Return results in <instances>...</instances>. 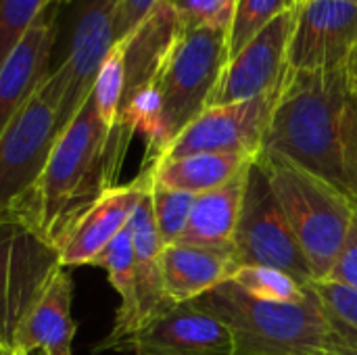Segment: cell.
Wrapping results in <instances>:
<instances>
[{
    "instance_id": "cell-1",
    "label": "cell",
    "mask_w": 357,
    "mask_h": 355,
    "mask_svg": "<svg viewBox=\"0 0 357 355\" xmlns=\"http://www.w3.org/2000/svg\"><path fill=\"white\" fill-rule=\"evenodd\" d=\"M132 136L121 123L107 130L90 94L59 132L36 182L4 213L56 249L73 222L115 186Z\"/></svg>"
},
{
    "instance_id": "cell-2",
    "label": "cell",
    "mask_w": 357,
    "mask_h": 355,
    "mask_svg": "<svg viewBox=\"0 0 357 355\" xmlns=\"http://www.w3.org/2000/svg\"><path fill=\"white\" fill-rule=\"evenodd\" d=\"M349 96L343 67L318 71L289 67L278 86L259 153H276L293 161L331 182L351 201L343 165V111Z\"/></svg>"
},
{
    "instance_id": "cell-3",
    "label": "cell",
    "mask_w": 357,
    "mask_h": 355,
    "mask_svg": "<svg viewBox=\"0 0 357 355\" xmlns=\"http://www.w3.org/2000/svg\"><path fill=\"white\" fill-rule=\"evenodd\" d=\"M195 303L230 331L234 355L326 354L331 322L312 287L301 303H270L226 280Z\"/></svg>"
},
{
    "instance_id": "cell-4",
    "label": "cell",
    "mask_w": 357,
    "mask_h": 355,
    "mask_svg": "<svg viewBox=\"0 0 357 355\" xmlns=\"http://www.w3.org/2000/svg\"><path fill=\"white\" fill-rule=\"evenodd\" d=\"M255 157L295 232L314 280L328 278L347 241L356 205L331 182L276 153H257Z\"/></svg>"
},
{
    "instance_id": "cell-5",
    "label": "cell",
    "mask_w": 357,
    "mask_h": 355,
    "mask_svg": "<svg viewBox=\"0 0 357 355\" xmlns=\"http://www.w3.org/2000/svg\"><path fill=\"white\" fill-rule=\"evenodd\" d=\"M228 29L230 27L224 25L182 23L155 80L163 105L159 157L167 144L211 105L228 63Z\"/></svg>"
},
{
    "instance_id": "cell-6",
    "label": "cell",
    "mask_w": 357,
    "mask_h": 355,
    "mask_svg": "<svg viewBox=\"0 0 357 355\" xmlns=\"http://www.w3.org/2000/svg\"><path fill=\"white\" fill-rule=\"evenodd\" d=\"M232 249L236 268L266 266L293 276L303 287L314 282L312 268L257 157H253L247 167L245 195Z\"/></svg>"
},
{
    "instance_id": "cell-7",
    "label": "cell",
    "mask_w": 357,
    "mask_h": 355,
    "mask_svg": "<svg viewBox=\"0 0 357 355\" xmlns=\"http://www.w3.org/2000/svg\"><path fill=\"white\" fill-rule=\"evenodd\" d=\"M63 80L52 71L0 132V213L40 176L61 132Z\"/></svg>"
},
{
    "instance_id": "cell-8",
    "label": "cell",
    "mask_w": 357,
    "mask_h": 355,
    "mask_svg": "<svg viewBox=\"0 0 357 355\" xmlns=\"http://www.w3.org/2000/svg\"><path fill=\"white\" fill-rule=\"evenodd\" d=\"M59 268L54 247L0 213V341H15L23 318Z\"/></svg>"
},
{
    "instance_id": "cell-9",
    "label": "cell",
    "mask_w": 357,
    "mask_h": 355,
    "mask_svg": "<svg viewBox=\"0 0 357 355\" xmlns=\"http://www.w3.org/2000/svg\"><path fill=\"white\" fill-rule=\"evenodd\" d=\"M121 0H82L75 10L69 46L54 67L63 80L61 130L73 119L92 94L94 80L111 48L117 44V13Z\"/></svg>"
},
{
    "instance_id": "cell-10",
    "label": "cell",
    "mask_w": 357,
    "mask_h": 355,
    "mask_svg": "<svg viewBox=\"0 0 357 355\" xmlns=\"http://www.w3.org/2000/svg\"><path fill=\"white\" fill-rule=\"evenodd\" d=\"M276 92L278 88L251 100L207 107L167 144L157 161L195 153H245L255 157L261 149Z\"/></svg>"
},
{
    "instance_id": "cell-11",
    "label": "cell",
    "mask_w": 357,
    "mask_h": 355,
    "mask_svg": "<svg viewBox=\"0 0 357 355\" xmlns=\"http://www.w3.org/2000/svg\"><path fill=\"white\" fill-rule=\"evenodd\" d=\"M295 21L297 8L284 10L232 56L224 67L209 107L243 103L274 92L289 71L287 52Z\"/></svg>"
},
{
    "instance_id": "cell-12",
    "label": "cell",
    "mask_w": 357,
    "mask_h": 355,
    "mask_svg": "<svg viewBox=\"0 0 357 355\" xmlns=\"http://www.w3.org/2000/svg\"><path fill=\"white\" fill-rule=\"evenodd\" d=\"M357 42V4L305 0L297 6L287 63L295 71L339 69Z\"/></svg>"
},
{
    "instance_id": "cell-13",
    "label": "cell",
    "mask_w": 357,
    "mask_h": 355,
    "mask_svg": "<svg viewBox=\"0 0 357 355\" xmlns=\"http://www.w3.org/2000/svg\"><path fill=\"white\" fill-rule=\"evenodd\" d=\"M151 182V169L142 172L128 184H115L107 188L69 228V232L56 245L59 262L63 268L92 266L96 257L109 247V243L121 234L134 209Z\"/></svg>"
},
{
    "instance_id": "cell-14",
    "label": "cell",
    "mask_w": 357,
    "mask_h": 355,
    "mask_svg": "<svg viewBox=\"0 0 357 355\" xmlns=\"http://www.w3.org/2000/svg\"><path fill=\"white\" fill-rule=\"evenodd\" d=\"M132 355H234L230 331L195 301L178 303L121 347Z\"/></svg>"
},
{
    "instance_id": "cell-15",
    "label": "cell",
    "mask_w": 357,
    "mask_h": 355,
    "mask_svg": "<svg viewBox=\"0 0 357 355\" xmlns=\"http://www.w3.org/2000/svg\"><path fill=\"white\" fill-rule=\"evenodd\" d=\"M61 0H50L29 25L0 69V132L52 71L50 56L59 36Z\"/></svg>"
},
{
    "instance_id": "cell-16",
    "label": "cell",
    "mask_w": 357,
    "mask_h": 355,
    "mask_svg": "<svg viewBox=\"0 0 357 355\" xmlns=\"http://www.w3.org/2000/svg\"><path fill=\"white\" fill-rule=\"evenodd\" d=\"M73 278L69 268H59L44 287L38 301L23 318L15 343L27 354L71 355L77 324L71 314Z\"/></svg>"
},
{
    "instance_id": "cell-17",
    "label": "cell",
    "mask_w": 357,
    "mask_h": 355,
    "mask_svg": "<svg viewBox=\"0 0 357 355\" xmlns=\"http://www.w3.org/2000/svg\"><path fill=\"white\" fill-rule=\"evenodd\" d=\"M236 270L232 247L174 243L163 249L161 272L172 303H190L230 280Z\"/></svg>"
},
{
    "instance_id": "cell-18",
    "label": "cell",
    "mask_w": 357,
    "mask_h": 355,
    "mask_svg": "<svg viewBox=\"0 0 357 355\" xmlns=\"http://www.w3.org/2000/svg\"><path fill=\"white\" fill-rule=\"evenodd\" d=\"M180 29H182V19L178 10L169 0H163L142 19V23L128 38H123L126 42L123 98L146 84H155L159 69Z\"/></svg>"
},
{
    "instance_id": "cell-19",
    "label": "cell",
    "mask_w": 357,
    "mask_h": 355,
    "mask_svg": "<svg viewBox=\"0 0 357 355\" xmlns=\"http://www.w3.org/2000/svg\"><path fill=\"white\" fill-rule=\"evenodd\" d=\"M249 163L226 184L207 190L203 195H197L190 209L188 224L178 243L232 247V239L241 216Z\"/></svg>"
},
{
    "instance_id": "cell-20",
    "label": "cell",
    "mask_w": 357,
    "mask_h": 355,
    "mask_svg": "<svg viewBox=\"0 0 357 355\" xmlns=\"http://www.w3.org/2000/svg\"><path fill=\"white\" fill-rule=\"evenodd\" d=\"M253 157L245 153H195L176 159H161L146 167L151 169L153 180L161 186L203 195L226 184Z\"/></svg>"
},
{
    "instance_id": "cell-21",
    "label": "cell",
    "mask_w": 357,
    "mask_h": 355,
    "mask_svg": "<svg viewBox=\"0 0 357 355\" xmlns=\"http://www.w3.org/2000/svg\"><path fill=\"white\" fill-rule=\"evenodd\" d=\"M230 280L249 297L270 303H301L310 293L293 276L266 266H241Z\"/></svg>"
},
{
    "instance_id": "cell-22",
    "label": "cell",
    "mask_w": 357,
    "mask_h": 355,
    "mask_svg": "<svg viewBox=\"0 0 357 355\" xmlns=\"http://www.w3.org/2000/svg\"><path fill=\"white\" fill-rule=\"evenodd\" d=\"M126 92V42L119 40L105 63L98 69V75L92 86V100L100 123L107 130H115L119 121L121 100Z\"/></svg>"
},
{
    "instance_id": "cell-23",
    "label": "cell",
    "mask_w": 357,
    "mask_h": 355,
    "mask_svg": "<svg viewBox=\"0 0 357 355\" xmlns=\"http://www.w3.org/2000/svg\"><path fill=\"white\" fill-rule=\"evenodd\" d=\"M297 8L295 0H236L228 29V61L236 56L270 21Z\"/></svg>"
},
{
    "instance_id": "cell-24",
    "label": "cell",
    "mask_w": 357,
    "mask_h": 355,
    "mask_svg": "<svg viewBox=\"0 0 357 355\" xmlns=\"http://www.w3.org/2000/svg\"><path fill=\"white\" fill-rule=\"evenodd\" d=\"M195 199L197 195L161 186L151 176V203H153L155 224L165 247L182 239Z\"/></svg>"
},
{
    "instance_id": "cell-25",
    "label": "cell",
    "mask_w": 357,
    "mask_h": 355,
    "mask_svg": "<svg viewBox=\"0 0 357 355\" xmlns=\"http://www.w3.org/2000/svg\"><path fill=\"white\" fill-rule=\"evenodd\" d=\"M92 266H98L107 272L113 291L119 295L121 303L115 316L126 314L134 299V247L128 228L109 243V247L96 257Z\"/></svg>"
},
{
    "instance_id": "cell-26",
    "label": "cell",
    "mask_w": 357,
    "mask_h": 355,
    "mask_svg": "<svg viewBox=\"0 0 357 355\" xmlns=\"http://www.w3.org/2000/svg\"><path fill=\"white\" fill-rule=\"evenodd\" d=\"M50 0H0V69Z\"/></svg>"
},
{
    "instance_id": "cell-27",
    "label": "cell",
    "mask_w": 357,
    "mask_h": 355,
    "mask_svg": "<svg viewBox=\"0 0 357 355\" xmlns=\"http://www.w3.org/2000/svg\"><path fill=\"white\" fill-rule=\"evenodd\" d=\"M310 287L314 289L324 312L331 318L357 331V289L337 282V280H328V278L314 280Z\"/></svg>"
},
{
    "instance_id": "cell-28",
    "label": "cell",
    "mask_w": 357,
    "mask_h": 355,
    "mask_svg": "<svg viewBox=\"0 0 357 355\" xmlns=\"http://www.w3.org/2000/svg\"><path fill=\"white\" fill-rule=\"evenodd\" d=\"M186 25L230 27L236 0H169Z\"/></svg>"
},
{
    "instance_id": "cell-29",
    "label": "cell",
    "mask_w": 357,
    "mask_h": 355,
    "mask_svg": "<svg viewBox=\"0 0 357 355\" xmlns=\"http://www.w3.org/2000/svg\"><path fill=\"white\" fill-rule=\"evenodd\" d=\"M343 165L351 201L357 209V98L349 96L343 111Z\"/></svg>"
},
{
    "instance_id": "cell-30",
    "label": "cell",
    "mask_w": 357,
    "mask_h": 355,
    "mask_svg": "<svg viewBox=\"0 0 357 355\" xmlns=\"http://www.w3.org/2000/svg\"><path fill=\"white\" fill-rule=\"evenodd\" d=\"M328 280H337V282H343L347 287L357 289V209L351 228H349V234H347V241L339 253V259L335 262V266L328 274Z\"/></svg>"
},
{
    "instance_id": "cell-31",
    "label": "cell",
    "mask_w": 357,
    "mask_h": 355,
    "mask_svg": "<svg viewBox=\"0 0 357 355\" xmlns=\"http://www.w3.org/2000/svg\"><path fill=\"white\" fill-rule=\"evenodd\" d=\"M159 2L163 0H121L117 13V25H115L117 42L128 38Z\"/></svg>"
},
{
    "instance_id": "cell-32",
    "label": "cell",
    "mask_w": 357,
    "mask_h": 355,
    "mask_svg": "<svg viewBox=\"0 0 357 355\" xmlns=\"http://www.w3.org/2000/svg\"><path fill=\"white\" fill-rule=\"evenodd\" d=\"M331 331L324 355H357V331L328 316Z\"/></svg>"
},
{
    "instance_id": "cell-33",
    "label": "cell",
    "mask_w": 357,
    "mask_h": 355,
    "mask_svg": "<svg viewBox=\"0 0 357 355\" xmlns=\"http://www.w3.org/2000/svg\"><path fill=\"white\" fill-rule=\"evenodd\" d=\"M343 71H345V80H347V88H349L351 96L357 98V42L345 59Z\"/></svg>"
},
{
    "instance_id": "cell-34",
    "label": "cell",
    "mask_w": 357,
    "mask_h": 355,
    "mask_svg": "<svg viewBox=\"0 0 357 355\" xmlns=\"http://www.w3.org/2000/svg\"><path fill=\"white\" fill-rule=\"evenodd\" d=\"M0 355H31L23 347H19L15 341H0Z\"/></svg>"
},
{
    "instance_id": "cell-35",
    "label": "cell",
    "mask_w": 357,
    "mask_h": 355,
    "mask_svg": "<svg viewBox=\"0 0 357 355\" xmlns=\"http://www.w3.org/2000/svg\"><path fill=\"white\" fill-rule=\"evenodd\" d=\"M303 2H305V0H295V4H297V6H301Z\"/></svg>"
},
{
    "instance_id": "cell-36",
    "label": "cell",
    "mask_w": 357,
    "mask_h": 355,
    "mask_svg": "<svg viewBox=\"0 0 357 355\" xmlns=\"http://www.w3.org/2000/svg\"><path fill=\"white\" fill-rule=\"evenodd\" d=\"M69 2H73V0H61V4H69Z\"/></svg>"
},
{
    "instance_id": "cell-37",
    "label": "cell",
    "mask_w": 357,
    "mask_h": 355,
    "mask_svg": "<svg viewBox=\"0 0 357 355\" xmlns=\"http://www.w3.org/2000/svg\"><path fill=\"white\" fill-rule=\"evenodd\" d=\"M345 2H351V4H357V0H345Z\"/></svg>"
}]
</instances>
